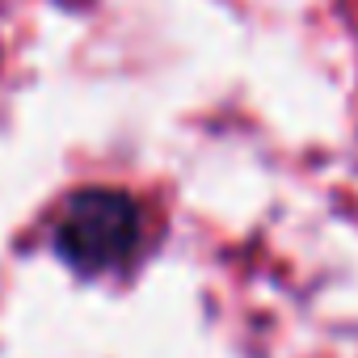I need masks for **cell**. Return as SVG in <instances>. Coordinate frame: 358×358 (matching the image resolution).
<instances>
[{
  "label": "cell",
  "mask_w": 358,
  "mask_h": 358,
  "mask_svg": "<svg viewBox=\"0 0 358 358\" xmlns=\"http://www.w3.org/2000/svg\"><path fill=\"white\" fill-rule=\"evenodd\" d=\"M59 257L80 274H106L131 262L139 249V207L122 190L76 194L55 224Z\"/></svg>",
  "instance_id": "6da1fadb"
}]
</instances>
